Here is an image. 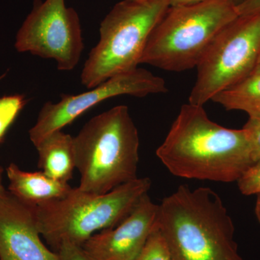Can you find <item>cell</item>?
Returning <instances> with one entry per match:
<instances>
[{
  "label": "cell",
  "instance_id": "obj_18",
  "mask_svg": "<svg viewBox=\"0 0 260 260\" xmlns=\"http://www.w3.org/2000/svg\"><path fill=\"white\" fill-rule=\"evenodd\" d=\"M243 129L250 145L254 164L260 162V118L249 117Z\"/></svg>",
  "mask_w": 260,
  "mask_h": 260
},
{
  "label": "cell",
  "instance_id": "obj_22",
  "mask_svg": "<svg viewBox=\"0 0 260 260\" xmlns=\"http://www.w3.org/2000/svg\"><path fill=\"white\" fill-rule=\"evenodd\" d=\"M3 172H4V169H3V167H0V198H2L7 191L3 184Z\"/></svg>",
  "mask_w": 260,
  "mask_h": 260
},
{
  "label": "cell",
  "instance_id": "obj_3",
  "mask_svg": "<svg viewBox=\"0 0 260 260\" xmlns=\"http://www.w3.org/2000/svg\"><path fill=\"white\" fill-rule=\"evenodd\" d=\"M73 140L80 190L104 194L138 179L139 134L126 106L94 116Z\"/></svg>",
  "mask_w": 260,
  "mask_h": 260
},
{
  "label": "cell",
  "instance_id": "obj_17",
  "mask_svg": "<svg viewBox=\"0 0 260 260\" xmlns=\"http://www.w3.org/2000/svg\"><path fill=\"white\" fill-rule=\"evenodd\" d=\"M237 182L243 194H260V162L249 167Z\"/></svg>",
  "mask_w": 260,
  "mask_h": 260
},
{
  "label": "cell",
  "instance_id": "obj_23",
  "mask_svg": "<svg viewBox=\"0 0 260 260\" xmlns=\"http://www.w3.org/2000/svg\"><path fill=\"white\" fill-rule=\"evenodd\" d=\"M255 213L258 221L260 223V194L257 195V199H256Z\"/></svg>",
  "mask_w": 260,
  "mask_h": 260
},
{
  "label": "cell",
  "instance_id": "obj_14",
  "mask_svg": "<svg viewBox=\"0 0 260 260\" xmlns=\"http://www.w3.org/2000/svg\"><path fill=\"white\" fill-rule=\"evenodd\" d=\"M211 101L228 111H242L249 117L260 118V69L215 95Z\"/></svg>",
  "mask_w": 260,
  "mask_h": 260
},
{
  "label": "cell",
  "instance_id": "obj_11",
  "mask_svg": "<svg viewBox=\"0 0 260 260\" xmlns=\"http://www.w3.org/2000/svg\"><path fill=\"white\" fill-rule=\"evenodd\" d=\"M40 235L34 206L7 191L0 198V260H59Z\"/></svg>",
  "mask_w": 260,
  "mask_h": 260
},
{
  "label": "cell",
  "instance_id": "obj_20",
  "mask_svg": "<svg viewBox=\"0 0 260 260\" xmlns=\"http://www.w3.org/2000/svg\"><path fill=\"white\" fill-rule=\"evenodd\" d=\"M239 15L253 14L259 13L260 0H246L245 2L237 7Z\"/></svg>",
  "mask_w": 260,
  "mask_h": 260
},
{
  "label": "cell",
  "instance_id": "obj_4",
  "mask_svg": "<svg viewBox=\"0 0 260 260\" xmlns=\"http://www.w3.org/2000/svg\"><path fill=\"white\" fill-rule=\"evenodd\" d=\"M151 184L148 177L138 178L104 194L73 188L63 199L34 207L39 232L54 252L64 242L82 246L96 232L121 223Z\"/></svg>",
  "mask_w": 260,
  "mask_h": 260
},
{
  "label": "cell",
  "instance_id": "obj_13",
  "mask_svg": "<svg viewBox=\"0 0 260 260\" xmlns=\"http://www.w3.org/2000/svg\"><path fill=\"white\" fill-rule=\"evenodd\" d=\"M39 154L38 167L48 177L69 182L76 169L74 140L62 130L47 135L35 146Z\"/></svg>",
  "mask_w": 260,
  "mask_h": 260
},
{
  "label": "cell",
  "instance_id": "obj_2",
  "mask_svg": "<svg viewBox=\"0 0 260 260\" xmlns=\"http://www.w3.org/2000/svg\"><path fill=\"white\" fill-rule=\"evenodd\" d=\"M158 226L173 260H245L232 219L210 188L179 186L159 205Z\"/></svg>",
  "mask_w": 260,
  "mask_h": 260
},
{
  "label": "cell",
  "instance_id": "obj_21",
  "mask_svg": "<svg viewBox=\"0 0 260 260\" xmlns=\"http://www.w3.org/2000/svg\"><path fill=\"white\" fill-rule=\"evenodd\" d=\"M206 1L208 0H168L171 7L197 5Z\"/></svg>",
  "mask_w": 260,
  "mask_h": 260
},
{
  "label": "cell",
  "instance_id": "obj_10",
  "mask_svg": "<svg viewBox=\"0 0 260 260\" xmlns=\"http://www.w3.org/2000/svg\"><path fill=\"white\" fill-rule=\"evenodd\" d=\"M158 213L147 193L121 223L93 234L82 248L93 260H134L158 227Z\"/></svg>",
  "mask_w": 260,
  "mask_h": 260
},
{
  "label": "cell",
  "instance_id": "obj_15",
  "mask_svg": "<svg viewBox=\"0 0 260 260\" xmlns=\"http://www.w3.org/2000/svg\"><path fill=\"white\" fill-rule=\"evenodd\" d=\"M25 104L26 101L21 95L0 98V143Z\"/></svg>",
  "mask_w": 260,
  "mask_h": 260
},
{
  "label": "cell",
  "instance_id": "obj_1",
  "mask_svg": "<svg viewBox=\"0 0 260 260\" xmlns=\"http://www.w3.org/2000/svg\"><path fill=\"white\" fill-rule=\"evenodd\" d=\"M173 175L185 179L234 182L254 164L244 129L214 122L203 106L184 104L156 150Z\"/></svg>",
  "mask_w": 260,
  "mask_h": 260
},
{
  "label": "cell",
  "instance_id": "obj_5",
  "mask_svg": "<svg viewBox=\"0 0 260 260\" xmlns=\"http://www.w3.org/2000/svg\"><path fill=\"white\" fill-rule=\"evenodd\" d=\"M239 16L231 0L170 6L150 34L140 64L177 73L196 68L214 39Z\"/></svg>",
  "mask_w": 260,
  "mask_h": 260
},
{
  "label": "cell",
  "instance_id": "obj_12",
  "mask_svg": "<svg viewBox=\"0 0 260 260\" xmlns=\"http://www.w3.org/2000/svg\"><path fill=\"white\" fill-rule=\"evenodd\" d=\"M6 174L9 180L8 191L31 206L63 199L73 189L68 182L52 179L42 171L25 172L14 162L7 167Z\"/></svg>",
  "mask_w": 260,
  "mask_h": 260
},
{
  "label": "cell",
  "instance_id": "obj_16",
  "mask_svg": "<svg viewBox=\"0 0 260 260\" xmlns=\"http://www.w3.org/2000/svg\"><path fill=\"white\" fill-rule=\"evenodd\" d=\"M134 260H173L158 226L150 234L143 249Z\"/></svg>",
  "mask_w": 260,
  "mask_h": 260
},
{
  "label": "cell",
  "instance_id": "obj_25",
  "mask_svg": "<svg viewBox=\"0 0 260 260\" xmlns=\"http://www.w3.org/2000/svg\"><path fill=\"white\" fill-rule=\"evenodd\" d=\"M256 68H259L260 69V56L259 58V60H258L257 64H256Z\"/></svg>",
  "mask_w": 260,
  "mask_h": 260
},
{
  "label": "cell",
  "instance_id": "obj_27",
  "mask_svg": "<svg viewBox=\"0 0 260 260\" xmlns=\"http://www.w3.org/2000/svg\"><path fill=\"white\" fill-rule=\"evenodd\" d=\"M132 1H143V0H132Z\"/></svg>",
  "mask_w": 260,
  "mask_h": 260
},
{
  "label": "cell",
  "instance_id": "obj_7",
  "mask_svg": "<svg viewBox=\"0 0 260 260\" xmlns=\"http://www.w3.org/2000/svg\"><path fill=\"white\" fill-rule=\"evenodd\" d=\"M260 56V12L239 15L221 30L197 65L189 104L204 106L215 95L245 78Z\"/></svg>",
  "mask_w": 260,
  "mask_h": 260
},
{
  "label": "cell",
  "instance_id": "obj_9",
  "mask_svg": "<svg viewBox=\"0 0 260 260\" xmlns=\"http://www.w3.org/2000/svg\"><path fill=\"white\" fill-rule=\"evenodd\" d=\"M91 89L78 95H61L60 102L56 104H44L37 122L29 130V138L34 146L47 135L62 130L78 116L107 99L122 95L142 98L168 91L162 78L138 68L112 77Z\"/></svg>",
  "mask_w": 260,
  "mask_h": 260
},
{
  "label": "cell",
  "instance_id": "obj_24",
  "mask_svg": "<svg viewBox=\"0 0 260 260\" xmlns=\"http://www.w3.org/2000/svg\"><path fill=\"white\" fill-rule=\"evenodd\" d=\"M231 1H232V3L237 7L239 6V5L242 4V3H244V2H245L246 0H231Z\"/></svg>",
  "mask_w": 260,
  "mask_h": 260
},
{
  "label": "cell",
  "instance_id": "obj_19",
  "mask_svg": "<svg viewBox=\"0 0 260 260\" xmlns=\"http://www.w3.org/2000/svg\"><path fill=\"white\" fill-rule=\"evenodd\" d=\"M59 260H93L85 252L82 246L64 242L56 251Z\"/></svg>",
  "mask_w": 260,
  "mask_h": 260
},
{
  "label": "cell",
  "instance_id": "obj_26",
  "mask_svg": "<svg viewBox=\"0 0 260 260\" xmlns=\"http://www.w3.org/2000/svg\"><path fill=\"white\" fill-rule=\"evenodd\" d=\"M5 75H6V74H4V75H1V76H0V81H1V80H3V78H5Z\"/></svg>",
  "mask_w": 260,
  "mask_h": 260
},
{
  "label": "cell",
  "instance_id": "obj_6",
  "mask_svg": "<svg viewBox=\"0 0 260 260\" xmlns=\"http://www.w3.org/2000/svg\"><path fill=\"white\" fill-rule=\"evenodd\" d=\"M168 0H123L103 20L100 40L81 73L88 89L138 68L150 34L169 8Z\"/></svg>",
  "mask_w": 260,
  "mask_h": 260
},
{
  "label": "cell",
  "instance_id": "obj_8",
  "mask_svg": "<svg viewBox=\"0 0 260 260\" xmlns=\"http://www.w3.org/2000/svg\"><path fill=\"white\" fill-rule=\"evenodd\" d=\"M83 40L79 16L64 0H34L17 32L15 47L18 52L54 59L58 70L70 71L79 62Z\"/></svg>",
  "mask_w": 260,
  "mask_h": 260
}]
</instances>
